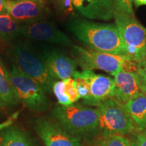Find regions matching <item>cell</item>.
Returning <instances> with one entry per match:
<instances>
[{
	"label": "cell",
	"instance_id": "obj_13",
	"mask_svg": "<svg viewBox=\"0 0 146 146\" xmlns=\"http://www.w3.org/2000/svg\"><path fill=\"white\" fill-rule=\"evenodd\" d=\"M114 98L123 104L143 93L137 72L122 71L114 76Z\"/></svg>",
	"mask_w": 146,
	"mask_h": 146
},
{
	"label": "cell",
	"instance_id": "obj_26",
	"mask_svg": "<svg viewBox=\"0 0 146 146\" xmlns=\"http://www.w3.org/2000/svg\"><path fill=\"white\" fill-rule=\"evenodd\" d=\"M102 1L108 10L114 12V0H102Z\"/></svg>",
	"mask_w": 146,
	"mask_h": 146
},
{
	"label": "cell",
	"instance_id": "obj_10",
	"mask_svg": "<svg viewBox=\"0 0 146 146\" xmlns=\"http://www.w3.org/2000/svg\"><path fill=\"white\" fill-rule=\"evenodd\" d=\"M5 5L7 13L19 25L42 21L46 14L44 0H5Z\"/></svg>",
	"mask_w": 146,
	"mask_h": 146
},
{
	"label": "cell",
	"instance_id": "obj_29",
	"mask_svg": "<svg viewBox=\"0 0 146 146\" xmlns=\"http://www.w3.org/2000/svg\"><path fill=\"white\" fill-rule=\"evenodd\" d=\"M139 86L142 92L146 95V83H144V82L139 80Z\"/></svg>",
	"mask_w": 146,
	"mask_h": 146
},
{
	"label": "cell",
	"instance_id": "obj_9",
	"mask_svg": "<svg viewBox=\"0 0 146 146\" xmlns=\"http://www.w3.org/2000/svg\"><path fill=\"white\" fill-rule=\"evenodd\" d=\"M78 73L87 82L89 89V95L84 104L98 106L102 102L109 98H114V82L110 76L98 74L93 70L78 71Z\"/></svg>",
	"mask_w": 146,
	"mask_h": 146
},
{
	"label": "cell",
	"instance_id": "obj_11",
	"mask_svg": "<svg viewBox=\"0 0 146 146\" xmlns=\"http://www.w3.org/2000/svg\"><path fill=\"white\" fill-rule=\"evenodd\" d=\"M20 29L21 34L29 39L66 47L74 45L70 38L51 22L42 20L21 25Z\"/></svg>",
	"mask_w": 146,
	"mask_h": 146
},
{
	"label": "cell",
	"instance_id": "obj_1",
	"mask_svg": "<svg viewBox=\"0 0 146 146\" xmlns=\"http://www.w3.org/2000/svg\"><path fill=\"white\" fill-rule=\"evenodd\" d=\"M68 29L87 48L97 52L127 56L125 43L115 24L74 19L69 23Z\"/></svg>",
	"mask_w": 146,
	"mask_h": 146
},
{
	"label": "cell",
	"instance_id": "obj_16",
	"mask_svg": "<svg viewBox=\"0 0 146 146\" xmlns=\"http://www.w3.org/2000/svg\"><path fill=\"white\" fill-rule=\"evenodd\" d=\"M137 129H146V95L141 93L124 104Z\"/></svg>",
	"mask_w": 146,
	"mask_h": 146
},
{
	"label": "cell",
	"instance_id": "obj_12",
	"mask_svg": "<svg viewBox=\"0 0 146 146\" xmlns=\"http://www.w3.org/2000/svg\"><path fill=\"white\" fill-rule=\"evenodd\" d=\"M40 55L55 79L58 78L63 81L72 78L76 71L78 64L76 60L61 51L56 49L45 48Z\"/></svg>",
	"mask_w": 146,
	"mask_h": 146
},
{
	"label": "cell",
	"instance_id": "obj_19",
	"mask_svg": "<svg viewBox=\"0 0 146 146\" xmlns=\"http://www.w3.org/2000/svg\"><path fill=\"white\" fill-rule=\"evenodd\" d=\"M98 146H132L127 137L120 135H102Z\"/></svg>",
	"mask_w": 146,
	"mask_h": 146
},
{
	"label": "cell",
	"instance_id": "obj_17",
	"mask_svg": "<svg viewBox=\"0 0 146 146\" xmlns=\"http://www.w3.org/2000/svg\"><path fill=\"white\" fill-rule=\"evenodd\" d=\"M0 146H34L25 131L16 127H9L0 133Z\"/></svg>",
	"mask_w": 146,
	"mask_h": 146
},
{
	"label": "cell",
	"instance_id": "obj_30",
	"mask_svg": "<svg viewBox=\"0 0 146 146\" xmlns=\"http://www.w3.org/2000/svg\"><path fill=\"white\" fill-rule=\"evenodd\" d=\"M146 66V56H145V63H144V65H143V66ZM143 67H142V68H143Z\"/></svg>",
	"mask_w": 146,
	"mask_h": 146
},
{
	"label": "cell",
	"instance_id": "obj_23",
	"mask_svg": "<svg viewBox=\"0 0 146 146\" xmlns=\"http://www.w3.org/2000/svg\"><path fill=\"white\" fill-rule=\"evenodd\" d=\"M59 9L64 14L72 13L74 10L73 0H58Z\"/></svg>",
	"mask_w": 146,
	"mask_h": 146
},
{
	"label": "cell",
	"instance_id": "obj_14",
	"mask_svg": "<svg viewBox=\"0 0 146 146\" xmlns=\"http://www.w3.org/2000/svg\"><path fill=\"white\" fill-rule=\"evenodd\" d=\"M73 6L88 19L108 21L114 16V12L109 10L102 0H73Z\"/></svg>",
	"mask_w": 146,
	"mask_h": 146
},
{
	"label": "cell",
	"instance_id": "obj_31",
	"mask_svg": "<svg viewBox=\"0 0 146 146\" xmlns=\"http://www.w3.org/2000/svg\"><path fill=\"white\" fill-rule=\"evenodd\" d=\"M143 68L144 70H145V71H146V66H143V68Z\"/></svg>",
	"mask_w": 146,
	"mask_h": 146
},
{
	"label": "cell",
	"instance_id": "obj_8",
	"mask_svg": "<svg viewBox=\"0 0 146 146\" xmlns=\"http://www.w3.org/2000/svg\"><path fill=\"white\" fill-rule=\"evenodd\" d=\"M35 130L45 146H81V138L67 132L56 122L45 118L35 121Z\"/></svg>",
	"mask_w": 146,
	"mask_h": 146
},
{
	"label": "cell",
	"instance_id": "obj_18",
	"mask_svg": "<svg viewBox=\"0 0 146 146\" xmlns=\"http://www.w3.org/2000/svg\"><path fill=\"white\" fill-rule=\"evenodd\" d=\"M21 25L8 13L0 14V38L5 41L15 39L21 33Z\"/></svg>",
	"mask_w": 146,
	"mask_h": 146
},
{
	"label": "cell",
	"instance_id": "obj_6",
	"mask_svg": "<svg viewBox=\"0 0 146 146\" xmlns=\"http://www.w3.org/2000/svg\"><path fill=\"white\" fill-rule=\"evenodd\" d=\"M99 110V130L102 135H122L132 133L137 127L123 104L114 98L102 102Z\"/></svg>",
	"mask_w": 146,
	"mask_h": 146
},
{
	"label": "cell",
	"instance_id": "obj_24",
	"mask_svg": "<svg viewBox=\"0 0 146 146\" xmlns=\"http://www.w3.org/2000/svg\"><path fill=\"white\" fill-rule=\"evenodd\" d=\"M132 146H146V136L144 133H139L131 143Z\"/></svg>",
	"mask_w": 146,
	"mask_h": 146
},
{
	"label": "cell",
	"instance_id": "obj_4",
	"mask_svg": "<svg viewBox=\"0 0 146 146\" xmlns=\"http://www.w3.org/2000/svg\"><path fill=\"white\" fill-rule=\"evenodd\" d=\"M11 56L22 72L39 84L45 92H51L55 78L41 55H38L26 43H19L11 49Z\"/></svg>",
	"mask_w": 146,
	"mask_h": 146
},
{
	"label": "cell",
	"instance_id": "obj_5",
	"mask_svg": "<svg viewBox=\"0 0 146 146\" xmlns=\"http://www.w3.org/2000/svg\"><path fill=\"white\" fill-rule=\"evenodd\" d=\"M113 18L125 43L127 56L142 68L146 56V28L135 16L114 12Z\"/></svg>",
	"mask_w": 146,
	"mask_h": 146
},
{
	"label": "cell",
	"instance_id": "obj_22",
	"mask_svg": "<svg viewBox=\"0 0 146 146\" xmlns=\"http://www.w3.org/2000/svg\"><path fill=\"white\" fill-rule=\"evenodd\" d=\"M65 84V92L68 98H70L72 104L77 102L80 99V96L78 95V91L76 89L75 82L72 78H66L63 80Z\"/></svg>",
	"mask_w": 146,
	"mask_h": 146
},
{
	"label": "cell",
	"instance_id": "obj_27",
	"mask_svg": "<svg viewBox=\"0 0 146 146\" xmlns=\"http://www.w3.org/2000/svg\"><path fill=\"white\" fill-rule=\"evenodd\" d=\"M7 13L5 0H0V14Z\"/></svg>",
	"mask_w": 146,
	"mask_h": 146
},
{
	"label": "cell",
	"instance_id": "obj_3",
	"mask_svg": "<svg viewBox=\"0 0 146 146\" xmlns=\"http://www.w3.org/2000/svg\"><path fill=\"white\" fill-rule=\"evenodd\" d=\"M71 54L83 70L98 69L115 76L122 71L136 72L139 68L125 56L97 52L78 45H73Z\"/></svg>",
	"mask_w": 146,
	"mask_h": 146
},
{
	"label": "cell",
	"instance_id": "obj_15",
	"mask_svg": "<svg viewBox=\"0 0 146 146\" xmlns=\"http://www.w3.org/2000/svg\"><path fill=\"white\" fill-rule=\"evenodd\" d=\"M19 100L16 96L10 72L7 70L0 58V110H4L18 104Z\"/></svg>",
	"mask_w": 146,
	"mask_h": 146
},
{
	"label": "cell",
	"instance_id": "obj_20",
	"mask_svg": "<svg viewBox=\"0 0 146 146\" xmlns=\"http://www.w3.org/2000/svg\"><path fill=\"white\" fill-rule=\"evenodd\" d=\"M52 90L60 106H68L73 104L65 92V84L64 81H55L53 84Z\"/></svg>",
	"mask_w": 146,
	"mask_h": 146
},
{
	"label": "cell",
	"instance_id": "obj_32",
	"mask_svg": "<svg viewBox=\"0 0 146 146\" xmlns=\"http://www.w3.org/2000/svg\"><path fill=\"white\" fill-rule=\"evenodd\" d=\"M143 133H144V135H145L146 136V129H145V131H144V132H143Z\"/></svg>",
	"mask_w": 146,
	"mask_h": 146
},
{
	"label": "cell",
	"instance_id": "obj_21",
	"mask_svg": "<svg viewBox=\"0 0 146 146\" xmlns=\"http://www.w3.org/2000/svg\"><path fill=\"white\" fill-rule=\"evenodd\" d=\"M114 12L135 16L133 0H114Z\"/></svg>",
	"mask_w": 146,
	"mask_h": 146
},
{
	"label": "cell",
	"instance_id": "obj_28",
	"mask_svg": "<svg viewBox=\"0 0 146 146\" xmlns=\"http://www.w3.org/2000/svg\"><path fill=\"white\" fill-rule=\"evenodd\" d=\"M133 4H134L135 8L146 5V0H133Z\"/></svg>",
	"mask_w": 146,
	"mask_h": 146
},
{
	"label": "cell",
	"instance_id": "obj_2",
	"mask_svg": "<svg viewBox=\"0 0 146 146\" xmlns=\"http://www.w3.org/2000/svg\"><path fill=\"white\" fill-rule=\"evenodd\" d=\"M55 122L74 135L88 137L100 132V114L98 108L81 104L68 106H56L52 110Z\"/></svg>",
	"mask_w": 146,
	"mask_h": 146
},
{
	"label": "cell",
	"instance_id": "obj_25",
	"mask_svg": "<svg viewBox=\"0 0 146 146\" xmlns=\"http://www.w3.org/2000/svg\"><path fill=\"white\" fill-rule=\"evenodd\" d=\"M18 116V112L14 113V114L13 115H12L8 120H5L3 123H0V131H3V129H7V128H8L9 127H11V126L12 125V124H13L14 120L17 118Z\"/></svg>",
	"mask_w": 146,
	"mask_h": 146
},
{
	"label": "cell",
	"instance_id": "obj_7",
	"mask_svg": "<svg viewBox=\"0 0 146 146\" xmlns=\"http://www.w3.org/2000/svg\"><path fill=\"white\" fill-rule=\"evenodd\" d=\"M10 76L19 102L35 112H43L48 108L50 102L39 84L22 72L15 65L12 66Z\"/></svg>",
	"mask_w": 146,
	"mask_h": 146
}]
</instances>
